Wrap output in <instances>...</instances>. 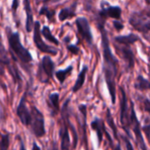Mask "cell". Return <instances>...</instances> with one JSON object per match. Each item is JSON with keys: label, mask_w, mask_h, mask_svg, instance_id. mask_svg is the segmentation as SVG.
<instances>
[{"label": "cell", "mask_w": 150, "mask_h": 150, "mask_svg": "<svg viewBox=\"0 0 150 150\" xmlns=\"http://www.w3.org/2000/svg\"><path fill=\"white\" fill-rule=\"evenodd\" d=\"M99 31L101 33V45L103 53L102 70L111 97V102L112 105H115L117 98L116 78L119 70V61L112 51L107 31L105 27L100 28Z\"/></svg>", "instance_id": "cell-1"}, {"label": "cell", "mask_w": 150, "mask_h": 150, "mask_svg": "<svg viewBox=\"0 0 150 150\" xmlns=\"http://www.w3.org/2000/svg\"><path fill=\"white\" fill-rule=\"evenodd\" d=\"M6 38L9 46V53L11 58L14 62H19L22 68L27 72H30V69L33 66V58L29 50L25 47L21 42L20 35L18 32H12L11 29L7 26L5 28Z\"/></svg>", "instance_id": "cell-2"}, {"label": "cell", "mask_w": 150, "mask_h": 150, "mask_svg": "<svg viewBox=\"0 0 150 150\" xmlns=\"http://www.w3.org/2000/svg\"><path fill=\"white\" fill-rule=\"evenodd\" d=\"M71 101V98H68L64 102L61 112V127L59 129V138H60V148L61 150H70L71 142L69 132V105Z\"/></svg>", "instance_id": "cell-3"}, {"label": "cell", "mask_w": 150, "mask_h": 150, "mask_svg": "<svg viewBox=\"0 0 150 150\" xmlns=\"http://www.w3.org/2000/svg\"><path fill=\"white\" fill-rule=\"evenodd\" d=\"M101 9L98 11L96 17L97 25L98 29L105 27L107 18H113V20H120L122 15V8L119 5H112L108 2H101Z\"/></svg>", "instance_id": "cell-4"}, {"label": "cell", "mask_w": 150, "mask_h": 150, "mask_svg": "<svg viewBox=\"0 0 150 150\" xmlns=\"http://www.w3.org/2000/svg\"><path fill=\"white\" fill-rule=\"evenodd\" d=\"M128 22L134 29L142 33L149 40L148 36L150 30V14L149 11H134L131 12Z\"/></svg>", "instance_id": "cell-5"}, {"label": "cell", "mask_w": 150, "mask_h": 150, "mask_svg": "<svg viewBox=\"0 0 150 150\" xmlns=\"http://www.w3.org/2000/svg\"><path fill=\"white\" fill-rule=\"evenodd\" d=\"M29 109L32 117H31V121L28 129L36 138L38 139L42 138L46 134L44 115L35 105H31Z\"/></svg>", "instance_id": "cell-6"}, {"label": "cell", "mask_w": 150, "mask_h": 150, "mask_svg": "<svg viewBox=\"0 0 150 150\" xmlns=\"http://www.w3.org/2000/svg\"><path fill=\"white\" fill-rule=\"evenodd\" d=\"M55 71V64L51 56L45 55L41 59L37 71V79L42 83H48L53 79Z\"/></svg>", "instance_id": "cell-7"}, {"label": "cell", "mask_w": 150, "mask_h": 150, "mask_svg": "<svg viewBox=\"0 0 150 150\" xmlns=\"http://www.w3.org/2000/svg\"><path fill=\"white\" fill-rule=\"evenodd\" d=\"M121 98H120V121L121 124V127L125 131V133L127 135L128 139H132V135L130 134V111H129V106H128V100L127 97V93L122 86L119 87Z\"/></svg>", "instance_id": "cell-8"}, {"label": "cell", "mask_w": 150, "mask_h": 150, "mask_svg": "<svg viewBox=\"0 0 150 150\" xmlns=\"http://www.w3.org/2000/svg\"><path fill=\"white\" fill-rule=\"evenodd\" d=\"M129 118H130V129H132L134 134L136 145L140 148L141 150H149L148 146L145 142V140L143 138V134L142 132V125L138 120V117L134 109V103L133 101H131Z\"/></svg>", "instance_id": "cell-9"}, {"label": "cell", "mask_w": 150, "mask_h": 150, "mask_svg": "<svg viewBox=\"0 0 150 150\" xmlns=\"http://www.w3.org/2000/svg\"><path fill=\"white\" fill-rule=\"evenodd\" d=\"M33 40L37 49H39L41 53L50 54V55H56L58 54V49L56 47H54L52 46H49L45 43V41L42 40V36L40 34V21H34L33 24Z\"/></svg>", "instance_id": "cell-10"}, {"label": "cell", "mask_w": 150, "mask_h": 150, "mask_svg": "<svg viewBox=\"0 0 150 150\" xmlns=\"http://www.w3.org/2000/svg\"><path fill=\"white\" fill-rule=\"evenodd\" d=\"M26 95H27V91H25L24 92V94L22 95V97L19 100V103L16 108V114H17L18 118L19 119L21 124L24 127L28 128L30 121H31L32 114H31L30 109L28 108V106L26 105Z\"/></svg>", "instance_id": "cell-11"}, {"label": "cell", "mask_w": 150, "mask_h": 150, "mask_svg": "<svg viewBox=\"0 0 150 150\" xmlns=\"http://www.w3.org/2000/svg\"><path fill=\"white\" fill-rule=\"evenodd\" d=\"M76 25L80 36L85 40V42L88 45L92 46L93 35L89 20L85 17H78L76 18Z\"/></svg>", "instance_id": "cell-12"}, {"label": "cell", "mask_w": 150, "mask_h": 150, "mask_svg": "<svg viewBox=\"0 0 150 150\" xmlns=\"http://www.w3.org/2000/svg\"><path fill=\"white\" fill-rule=\"evenodd\" d=\"M119 50V52L121 54L122 59L125 61L127 70L133 69L135 66V55L134 51L132 50L131 47L128 46H121V47H116Z\"/></svg>", "instance_id": "cell-13"}, {"label": "cell", "mask_w": 150, "mask_h": 150, "mask_svg": "<svg viewBox=\"0 0 150 150\" xmlns=\"http://www.w3.org/2000/svg\"><path fill=\"white\" fill-rule=\"evenodd\" d=\"M91 127L97 134L98 146V148H100L101 147V144H102V142H103L104 134L106 131V127H105V121L102 119L98 118V117H95L93 119V120L91 122Z\"/></svg>", "instance_id": "cell-14"}, {"label": "cell", "mask_w": 150, "mask_h": 150, "mask_svg": "<svg viewBox=\"0 0 150 150\" xmlns=\"http://www.w3.org/2000/svg\"><path fill=\"white\" fill-rule=\"evenodd\" d=\"M47 106L50 110L52 117H55L60 113V94L58 92H53L49 94Z\"/></svg>", "instance_id": "cell-15"}, {"label": "cell", "mask_w": 150, "mask_h": 150, "mask_svg": "<svg viewBox=\"0 0 150 150\" xmlns=\"http://www.w3.org/2000/svg\"><path fill=\"white\" fill-rule=\"evenodd\" d=\"M78 2L76 1L71 4L70 6L69 7H64L62 8L58 14V19L59 21H65L67 19H70L76 15V7H77Z\"/></svg>", "instance_id": "cell-16"}, {"label": "cell", "mask_w": 150, "mask_h": 150, "mask_svg": "<svg viewBox=\"0 0 150 150\" xmlns=\"http://www.w3.org/2000/svg\"><path fill=\"white\" fill-rule=\"evenodd\" d=\"M141 40V38L139 37V35L134 33H130L126 35H120V36H116L114 38V41L121 46H128L131 47L132 45H134L135 42Z\"/></svg>", "instance_id": "cell-17"}, {"label": "cell", "mask_w": 150, "mask_h": 150, "mask_svg": "<svg viewBox=\"0 0 150 150\" xmlns=\"http://www.w3.org/2000/svg\"><path fill=\"white\" fill-rule=\"evenodd\" d=\"M23 4H24V10H25V15H26L25 27V30L27 33H31V31L33 28V24H34L33 13L32 6H31V3L28 0H25Z\"/></svg>", "instance_id": "cell-18"}, {"label": "cell", "mask_w": 150, "mask_h": 150, "mask_svg": "<svg viewBox=\"0 0 150 150\" xmlns=\"http://www.w3.org/2000/svg\"><path fill=\"white\" fill-rule=\"evenodd\" d=\"M88 70H89V67L87 65H83V68H82V69L80 70V72L77 75V77H76V80L75 82L74 86L72 87V90L71 91H72L73 93H76L83 86V84L85 83L86 75L88 73Z\"/></svg>", "instance_id": "cell-19"}, {"label": "cell", "mask_w": 150, "mask_h": 150, "mask_svg": "<svg viewBox=\"0 0 150 150\" xmlns=\"http://www.w3.org/2000/svg\"><path fill=\"white\" fill-rule=\"evenodd\" d=\"M78 109L83 116V140L84 142V147L85 150H89L88 148V140H87V135H86V121H87V105L84 104H81L78 105Z\"/></svg>", "instance_id": "cell-20"}, {"label": "cell", "mask_w": 150, "mask_h": 150, "mask_svg": "<svg viewBox=\"0 0 150 150\" xmlns=\"http://www.w3.org/2000/svg\"><path fill=\"white\" fill-rule=\"evenodd\" d=\"M73 69H74L73 65H69L64 69H59V70L54 71V76H55L56 79L58 80V82H59V83L61 85H62L64 83V82L67 79V77L72 73Z\"/></svg>", "instance_id": "cell-21"}, {"label": "cell", "mask_w": 150, "mask_h": 150, "mask_svg": "<svg viewBox=\"0 0 150 150\" xmlns=\"http://www.w3.org/2000/svg\"><path fill=\"white\" fill-rule=\"evenodd\" d=\"M149 81L142 75H138L134 83V89L139 91H147L149 90Z\"/></svg>", "instance_id": "cell-22"}, {"label": "cell", "mask_w": 150, "mask_h": 150, "mask_svg": "<svg viewBox=\"0 0 150 150\" xmlns=\"http://www.w3.org/2000/svg\"><path fill=\"white\" fill-rule=\"evenodd\" d=\"M40 34L41 36H43L45 38V40H47V41L54 44L55 46H59L60 45V41L58 39H56L54 37V35H53L51 30H50V27L47 25H43V27L40 29Z\"/></svg>", "instance_id": "cell-23"}, {"label": "cell", "mask_w": 150, "mask_h": 150, "mask_svg": "<svg viewBox=\"0 0 150 150\" xmlns=\"http://www.w3.org/2000/svg\"><path fill=\"white\" fill-rule=\"evenodd\" d=\"M106 120H107V123H108V126L110 127V128L112 130V133H113V136L116 140L117 142H120V136H119V132H118V128H117V126L113 120V118H112V115L111 113V110L109 108H107V111H106Z\"/></svg>", "instance_id": "cell-24"}, {"label": "cell", "mask_w": 150, "mask_h": 150, "mask_svg": "<svg viewBox=\"0 0 150 150\" xmlns=\"http://www.w3.org/2000/svg\"><path fill=\"white\" fill-rule=\"evenodd\" d=\"M39 15H44L47 21L52 23L54 22V18H55V10L50 8L47 5H42L39 11Z\"/></svg>", "instance_id": "cell-25"}, {"label": "cell", "mask_w": 150, "mask_h": 150, "mask_svg": "<svg viewBox=\"0 0 150 150\" xmlns=\"http://www.w3.org/2000/svg\"><path fill=\"white\" fill-rule=\"evenodd\" d=\"M10 147V134L6 133L0 135V150H9Z\"/></svg>", "instance_id": "cell-26"}, {"label": "cell", "mask_w": 150, "mask_h": 150, "mask_svg": "<svg viewBox=\"0 0 150 150\" xmlns=\"http://www.w3.org/2000/svg\"><path fill=\"white\" fill-rule=\"evenodd\" d=\"M104 134H105L106 137L108 138V140H109V145H110V148L112 149V150H122V149H121V145H120V142H117V143L115 144V143L113 142V140L112 139L110 134L107 132V130L105 132Z\"/></svg>", "instance_id": "cell-27"}, {"label": "cell", "mask_w": 150, "mask_h": 150, "mask_svg": "<svg viewBox=\"0 0 150 150\" xmlns=\"http://www.w3.org/2000/svg\"><path fill=\"white\" fill-rule=\"evenodd\" d=\"M144 132L146 134V137L148 140H149V134H150V125H149V118L147 117L145 120V123L143 124V127H142V132Z\"/></svg>", "instance_id": "cell-28"}, {"label": "cell", "mask_w": 150, "mask_h": 150, "mask_svg": "<svg viewBox=\"0 0 150 150\" xmlns=\"http://www.w3.org/2000/svg\"><path fill=\"white\" fill-rule=\"evenodd\" d=\"M67 49L74 55H77L80 52V48L78 47L77 45H75V44H69L67 46Z\"/></svg>", "instance_id": "cell-29"}, {"label": "cell", "mask_w": 150, "mask_h": 150, "mask_svg": "<svg viewBox=\"0 0 150 150\" xmlns=\"http://www.w3.org/2000/svg\"><path fill=\"white\" fill-rule=\"evenodd\" d=\"M112 25H113L114 29L116 31H118V32H120L125 28V25L120 20H113L112 21Z\"/></svg>", "instance_id": "cell-30"}, {"label": "cell", "mask_w": 150, "mask_h": 150, "mask_svg": "<svg viewBox=\"0 0 150 150\" xmlns=\"http://www.w3.org/2000/svg\"><path fill=\"white\" fill-rule=\"evenodd\" d=\"M121 138H122V140L124 141V143H125V146H126V149L134 150V147H133V145H132V143H131V142L129 141V139H128L127 137H126V136L122 135V136H121Z\"/></svg>", "instance_id": "cell-31"}, {"label": "cell", "mask_w": 150, "mask_h": 150, "mask_svg": "<svg viewBox=\"0 0 150 150\" xmlns=\"http://www.w3.org/2000/svg\"><path fill=\"white\" fill-rule=\"evenodd\" d=\"M142 104H143V110L149 113L150 112V101L148 98H143V101H142Z\"/></svg>", "instance_id": "cell-32"}, {"label": "cell", "mask_w": 150, "mask_h": 150, "mask_svg": "<svg viewBox=\"0 0 150 150\" xmlns=\"http://www.w3.org/2000/svg\"><path fill=\"white\" fill-rule=\"evenodd\" d=\"M19 4H20V2H19L18 0H14V1L12 2V4H11V11H12V12H13V16H14V17H15V15H16V11L18 10V7Z\"/></svg>", "instance_id": "cell-33"}, {"label": "cell", "mask_w": 150, "mask_h": 150, "mask_svg": "<svg viewBox=\"0 0 150 150\" xmlns=\"http://www.w3.org/2000/svg\"><path fill=\"white\" fill-rule=\"evenodd\" d=\"M4 69H5V66L0 58V76H3L4 75Z\"/></svg>", "instance_id": "cell-34"}, {"label": "cell", "mask_w": 150, "mask_h": 150, "mask_svg": "<svg viewBox=\"0 0 150 150\" xmlns=\"http://www.w3.org/2000/svg\"><path fill=\"white\" fill-rule=\"evenodd\" d=\"M18 139L19 140V145H20L19 150H26L25 146V143H24V141L21 139V137H20V136H18Z\"/></svg>", "instance_id": "cell-35"}, {"label": "cell", "mask_w": 150, "mask_h": 150, "mask_svg": "<svg viewBox=\"0 0 150 150\" xmlns=\"http://www.w3.org/2000/svg\"><path fill=\"white\" fill-rule=\"evenodd\" d=\"M49 150H59V147H58V143L55 142V141H53L52 142V144H51V148Z\"/></svg>", "instance_id": "cell-36"}, {"label": "cell", "mask_w": 150, "mask_h": 150, "mask_svg": "<svg viewBox=\"0 0 150 150\" xmlns=\"http://www.w3.org/2000/svg\"><path fill=\"white\" fill-rule=\"evenodd\" d=\"M32 150H41V149L40 148V146L34 142H33V147H32Z\"/></svg>", "instance_id": "cell-37"}, {"label": "cell", "mask_w": 150, "mask_h": 150, "mask_svg": "<svg viewBox=\"0 0 150 150\" xmlns=\"http://www.w3.org/2000/svg\"><path fill=\"white\" fill-rule=\"evenodd\" d=\"M0 40H2V38H1V35H0Z\"/></svg>", "instance_id": "cell-38"}, {"label": "cell", "mask_w": 150, "mask_h": 150, "mask_svg": "<svg viewBox=\"0 0 150 150\" xmlns=\"http://www.w3.org/2000/svg\"><path fill=\"white\" fill-rule=\"evenodd\" d=\"M0 135H1V133H0Z\"/></svg>", "instance_id": "cell-39"}]
</instances>
